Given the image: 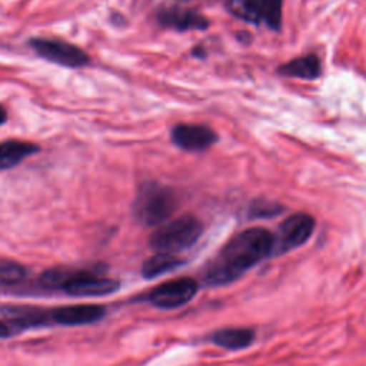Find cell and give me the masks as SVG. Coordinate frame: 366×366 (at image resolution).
<instances>
[{
    "label": "cell",
    "instance_id": "cell-1",
    "mask_svg": "<svg viewBox=\"0 0 366 366\" xmlns=\"http://www.w3.org/2000/svg\"><path fill=\"white\" fill-rule=\"evenodd\" d=\"M273 234L263 227H250L234 234L209 264L204 279L209 285H227L260 260L272 254Z\"/></svg>",
    "mask_w": 366,
    "mask_h": 366
},
{
    "label": "cell",
    "instance_id": "cell-2",
    "mask_svg": "<svg viewBox=\"0 0 366 366\" xmlns=\"http://www.w3.org/2000/svg\"><path fill=\"white\" fill-rule=\"evenodd\" d=\"M177 207L176 192L156 182L143 183L133 203V213L146 226L164 223Z\"/></svg>",
    "mask_w": 366,
    "mask_h": 366
},
{
    "label": "cell",
    "instance_id": "cell-3",
    "mask_svg": "<svg viewBox=\"0 0 366 366\" xmlns=\"http://www.w3.org/2000/svg\"><path fill=\"white\" fill-rule=\"evenodd\" d=\"M202 232L203 224L196 216L183 214L154 230L149 239V244L156 253L176 254L193 246Z\"/></svg>",
    "mask_w": 366,
    "mask_h": 366
},
{
    "label": "cell",
    "instance_id": "cell-4",
    "mask_svg": "<svg viewBox=\"0 0 366 366\" xmlns=\"http://www.w3.org/2000/svg\"><path fill=\"white\" fill-rule=\"evenodd\" d=\"M29 44L37 56L59 66L74 69L83 67L90 61V57L83 49L61 39L33 37Z\"/></svg>",
    "mask_w": 366,
    "mask_h": 366
},
{
    "label": "cell",
    "instance_id": "cell-5",
    "mask_svg": "<svg viewBox=\"0 0 366 366\" xmlns=\"http://www.w3.org/2000/svg\"><path fill=\"white\" fill-rule=\"evenodd\" d=\"M315 219L303 212L293 213L286 217L273 234V252L286 253L290 252L309 240L315 230Z\"/></svg>",
    "mask_w": 366,
    "mask_h": 366
},
{
    "label": "cell",
    "instance_id": "cell-6",
    "mask_svg": "<svg viewBox=\"0 0 366 366\" xmlns=\"http://www.w3.org/2000/svg\"><path fill=\"white\" fill-rule=\"evenodd\" d=\"M199 285L190 277L167 280L146 295V300L160 309H174L190 302L197 293Z\"/></svg>",
    "mask_w": 366,
    "mask_h": 366
},
{
    "label": "cell",
    "instance_id": "cell-7",
    "mask_svg": "<svg viewBox=\"0 0 366 366\" xmlns=\"http://www.w3.org/2000/svg\"><path fill=\"white\" fill-rule=\"evenodd\" d=\"M119 289V282L110 277L99 276L89 270H80L64 285L63 290L73 296H103Z\"/></svg>",
    "mask_w": 366,
    "mask_h": 366
},
{
    "label": "cell",
    "instance_id": "cell-8",
    "mask_svg": "<svg viewBox=\"0 0 366 366\" xmlns=\"http://www.w3.org/2000/svg\"><path fill=\"white\" fill-rule=\"evenodd\" d=\"M172 142L189 152H202L213 146L217 140V134L213 129L204 124L180 123L172 129Z\"/></svg>",
    "mask_w": 366,
    "mask_h": 366
},
{
    "label": "cell",
    "instance_id": "cell-9",
    "mask_svg": "<svg viewBox=\"0 0 366 366\" xmlns=\"http://www.w3.org/2000/svg\"><path fill=\"white\" fill-rule=\"evenodd\" d=\"M156 20L162 27L177 31L204 30L209 26V20L203 14L180 6L160 9L156 14Z\"/></svg>",
    "mask_w": 366,
    "mask_h": 366
},
{
    "label": "cell",
    "instance_id": "cell-10",
    "mask_svg": "<svg viewBox=\"0 0 366 366\" xmlns=\"http://www.w3.org/2000/svg\"><path fill=\"white\" fill-rule=\"evenodd\" d=\"M104 313L103 306L99 305H70L53 309L50 320L66 326H80L100 320Z\"/></svg>",
    "mask_w": 366,
    "mask_h": 366
},
{
    "label": "cell",
    "instance_id": "cell-11",
    "mask_svg": "<svg viewBox=\"0 0 366 366\" xmlns=\"http://www.w3.org/2000/svg\"><path fill=\"white\" fill-rule=\"evenodd\" d=\"M40 147L24 140H4L0 143V170H9L20 164L24 159L37 153Z\"/></svg>",
    "mask_w": 366,
    "mask_h": 366
},
{
    "label": "cell",
    "instance_id": "cell-12",
    "mask_svg": "<svg viewBox=\"0 0 366 366\" xmlns=\"http://www.w3.org/2000/svg\"><path fill=\"white\" fill-rule=\"evenodd\" d=\"M279 74L287 77H297L305 80H315L320 76V60L316 54H306L287 63H283L277 69Z\"/></svg>",
    "mask_w": 366,
    "mask_h": 366
},
{
    "label": "cell",
    "instance_id": "cell-13",
    "mask_svg": "<svg viewBox=\"0 0 366 366\" xmlns=\"http://www.w3.org/2000/svg\"><path fill=\"white\" fill-rule=\"evenodd\" d=\"M254 340V332L249 327H226L213 333L212 342L229 350H239L250 346Z\"/></svg>",
    "mask_w": 366,
    "mask_h": 366
},
{
    "label": "cell",
    "instance_id": "cell-14",
    "mask_svg": "<svg viewBox=\"0 0 366 366\" xmlns=\"http://www.w3.org/2000/svg\"><path fill=\"white\" fill-rule=\"evenodd\" d=\"M3 313L21 326H34L43 325L46 320H50V312L39 309V307H27V306H17V307H7ZM51 322V320H50Z\"/></svg>",
    "mask_w": 366,
    "mask_h": 366
},
{
    "label": "cell",
    "instance_id": "cell-15",
    "mask_svg": "<svg viewBox=\"0 0 366 366\" xmlns=\"http://www.w3.org/2000/svg\"><path fill=\"white\" fill-rule=\"evenodd\" d=\"M180 264V260L177 259L176 254H169V253H154L150 256L142 266V274L146 279H153L157 277L163 273L172 272Z\"/></svg>",
    "mask_w": 366,
    "mask_h": 366
},
{
    "label": "cell",
    "instance_id": "cell-16",
    "mask_svg": "<svg viewBox=\"0 0 366 366\" xmlns=\"http://www.w3.org/2000/svg\"><path fill=\"white\" fill-rule=\"evenodd\" d=\"M224 3L234 17L247 23H257L262 19L260 0H224Z\"/></svg>",
    "mask_w": 366,
    "mask_h": 366
},
{
    "label": "cell",
    "instance_id": "cell-17",
    "mask_svg": "<svg viewBox=\"0 0 366 366\" xmlns=\"http://www.w3.org/2000/svg\"><path fill=\"white\" fill-rule=\"evenodd\" d=\"M262 4V19L264 23L273 29L279 30L282 24V6L283 0H260Z\"/></svg>",
    "mask_w": 366,
    "mask_h": 366
},
{
    "label": "cell",
    "instance_id": "cell-18",
    "mask_svg": "<svg viewBox=\"0 0 366 366\" xmlns=\"http://www.w3.org/2000/svg\"><path fill=\"white\" fill-rule=\"evenodd\" d=\"M26 276V270L16 262H0V283H17Z\"/></svg>",
    "mask_w": 366,
    "mask_h": 366
},
{
    "label": "cell",
    "instance_id": "cell-19",
    "mask_svg": "<svg viewBox=\"0 0 366 366\" xmlns=\"http://www.w3.org/2000/svg\"><path fill=\"white\" fill-rule=\"evenodd\" d=\"M282 212V207L276 203H269V202H257L252 207V214L257 217H269L273 214H277Z\"/></svg>",
    "mask_w": 366,
    "mask_h": 366
},
{
    "label": "cell",
    "instance_id": "cell-20",
    "mask_svg": "<svg viewBox=\"0 0 366 366\" xmlns=\"http://www.w3.org/2000/svg\"><path fill=\"white\" fill-rule=\"evenodd\" d=\"M10 335V329L7 327L6 323L0 322V337H4V336H9Z\"/></svg>",
    "mask_w": 366,
    "mask_h": 366
},
{
    "label": "cell",
    "instance_id": "cell-21",
    "mask_svg": "<svg viewBox=\"0 0 366 366\" xmlns=\"http://www.w3.org/2000/svg\"><path fill=\"white\" fill-rule=\"evenodd\" d=\"M6 120H7V112H6V109L0 104V126H1L3 123H6Z\"/></svg>",
    "mask_w": 366,
    "mask_h": 366
}]
</instances>
